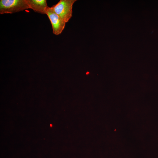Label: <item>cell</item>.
Masks as SVG:
<instances>
[{
  "mask_svg": "<svg viewBox=\"0 0 158 158\" xmlns=\"http://www.w3.org/2000/svg\"><path fill=\"white\" fill-rule=\"evenodd\" d=\"M89 73V72H87L86 73L87 74H88Z\"/></svg>",
  "mask_w": 158,
  "mask_h": 158,
  "instance_id": "cell-5",
  "label": "cell"
},
{
  "mask_svg": "<svg viewBox=\"0 0 158 158\" xmlns=\"http://www.w3.org/2000/svg\"><path fill=\"white\" fill-rule=\"evenodd\" d=\"M29 8L35 12L46 14L48 6L46 0H26Z\"/></svg>",
  "mask_w": 158,
  "mask_h": 158,
  "instance_id": "cell-4",
  "label": "cell"
},
{
  "mask_svg": "<svg viewBox=\"0 0 158 158\" xmlns=\"http://www.w3.org/2000/svg\"><path fill=\"white\" fill-rule=\"evenodd\" d=\"M26 0H0V14H12L29 9Z\"/></svg>",
  "mask_w": 158,
  "mask_h": 158,
  "instance_id": "cell-1",
  "label": "cell"
},
{
  "mask_svg": "<svg viewBox=\"0 0 158 158\" xmlns=\"http://www.w3.org/2000/svg\"><path fill=\"white\" fill-rule=\"evenodd\" d=\"M46 15L51 23L53 33L61 34L64 29L66 23L54 11L51 7H48Z\"/></svg>",
  "mask_w": 158,
  "mask_h": 158,
  "instance_id": "cell-3",
  "label": "cell"
},
{
  "mask_svg": "<svg viewBox=\"0 0 158 158\" xmlns=\"http://www.w3.org/2000/svg\"><path fill=\"white\" fill-rule=\"evenodd\" d=\"M76 0H60L51 7L66 23L72 16L73 5Z\"/></svg>",
  "mask_w": 158,
  "mask_h": 158,
  "instance_id": "cell-2",
  "label": "cell"
}]
</instances>
